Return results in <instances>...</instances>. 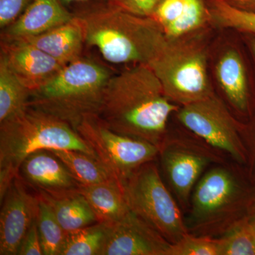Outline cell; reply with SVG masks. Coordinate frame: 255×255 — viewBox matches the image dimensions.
<instances>
[{"label": "cell", "instance_id": "cell-1", "mask_svg": "<svg viewBox=\"0 0 255 255\" xmlns=\"http://www.w3.org/2000/svg\"><path fill=\"white\" fill-rule=\"evenodd\" d=\"M179 107L166 97L150 67L137 64L111 77L99 116L114 131L160 148L169 117Z\"/></svg>", "mask_w": 255, "mask_h": 255}, {"label": "cell", "instance_id": "cell-2", "mask_svg": "<svg viewBox=\"0 0 255 255\" xmlns=\"http://www.w3.org/2000/svg\"><path fill=\"white\" fill-rule=\"evenodd\" d=\"M76 15L85 44L97 48L110 63L148 65L167 41L153 18L130 14L107 1Z\"/></svg>", "mask_w": 255, "mask_h": 255}, {"label": "cell", "instance_id": "cell-3", "mask_svg": "<svg viewBox=\"0 0 255 255\" xmlns=\"http://www.w3.org/2000/svg\"><path fill=\"white\" fill-rule=\"evenodd\" d=\"M41 150H78L97 158L70 124L28 107L22 113L0 123V200L17 177L23 160Z\"/></svg>", "mask_w": 255, "mask_h": 255}, {"label": "cell", "instance_id": "cell-4", "mask_svg": "<svg viewBox=\"0 0 255 255\" xmlns=\"http://www.w3.org/2000/svg\"><path fill=\"white\" fill-rule=\"evenodd\" d=\"M113 75L102 64L82 56L65 65L51 80L32 92L28 107L74 128L86 116L99 115L106 87Z\"/></svg>", "mask_w": 255, "mask_h": 255}, {"label": "cell", "instance_id": "cell-5", "mask_svg": "<svg viewBox=\"0 0 255 255\" xmlns=\"http://www.w3.org/2000/svg\"><path fill=\"white\" fill-rule=\"evenodd\" d=\"M244 184L237 171L226 161L215 164L204 172L196 184L189 203L186 223L189 231L214 237L245 217V208L249 212Z\"/></svg>", "mask_w": 255, "mask_h": 255}, {"label": "cell", "instance_id": "cell-6", "mask_svg": "<svg viewBox=\"0 0 255 255\" xmlns=\"http://www.w3.org/2000/svg\"><path fill=\"white\" fill-rule=\"evenodd\" d=\"M201 31L175 39L167 38L148 64L166 97L179 107L215 93L209 78V48Z\"/></svg>", "mask_w": 255, "mask_h": 255}, {"label": "cell", "instance_id": "cell-7", "mask_svg": "<svg viewBox=\"0 0 255 255\" xmlns=\"http://www.w3.org/2000/svg\"><path fill=\"white\" fill-rule=\"evenodd\" d=\"M129 209L150 224L170 243L189 233L181 207L155 161L147 162L124 184Z\"/></svg>", "mask_w": 255, "mask_h": 255}, {"label": "cell", "instance_id": "cell-8", "mask_svg": "<svg viewBox=\"0 0 255 255\" xmlns=\"http://www.w3.org/2000/svg\"><path fill=\"white\" fill-rule=\"evenodd\" d=\"M73 128L110 175L123 186L137 169L159 155L158 147L114 131L98 114L86 116Z\"/></svg>", "mask_w": 255, "mask_h": 255}, {"label": "cell", "instance_id": "cell-9", "mask_svg": "<svg viewBox=\"0 0 255 255\" xmlns=\"http://www.w3.org/2000/svg\"><path fill=\"white\" fill-rule=\"evenodd\" d=\"M223 154L199 138L167 133L158 157L167 185L183 209H189L191 196L204 172L225 162Z\"/></svg>", "mask_w": 255, "mask_h": 255}, {"label": "cell", "instance_id": "cell-10", "mask_svg": "<svg viewBox=\"0 0 255 255\" xmlns=\"http://www.w3.org/2000/svg\"><path fill=\"white\" fill-rule=\"evenodd\" d=\"M187 130L238 164L248 159L241 124L234 118L225 101L216 93L179 107L174 114Z\"/></svg>", "mask_w": 255, "mask_h": 255}, {"label": "cell", "instance_id": "cell-11", "mask_svg": "<svg viewBox=\"0 0 255 255\" xmlns=\"http://www.w3.org/2000/svg\"><path fill=\"white\" fill-rule=\"evenodd\" d=\"M39 202L38 194H31L22 179L15 178L1 201L0 255H18L23 237L38 217Z\"/></svg>", "mask_w": 255, "mask_h": 255}, {"label": "cell", "instance_id": "cell-12", "mask_svg": "<svg viewBox=\"0 0 255 255\" xmlns=\"http://www.w3.org/2000/svg\"><path fill=\"white\" fill-rule=\"evenodd\" d=\"M171 244L132 211L110 224L102 255H168Z\"/></svg>", "mask_w": 255, "mask_h": 255}, {"label": "cell", "instance_id": "cell-13", "mask_svg": "<svg viewBox=\"0 0 255 255\" xmlns=\"http://www.w3.org/2000/svg\"><path fill=\"white\" fill-rule=\"evenodd\" d=\"M0 57L30 91L34 92L57 75L65 65L21 38L1 39Z\"/></svg>", "mask_w": 255, "mask_h": 255}, {"label": "cell", "instance_id": "cell-14", "mask_svg": "<svg viewBox=\"0 0 255 255\" xmlns=\"http://www.w3.org/2000/svg\"><path fill=\"white\" fill-rule=\"evenodd\" d=\"M18 176L38 192L48 195H61L78 191L80 187L63 162L48 150L28 155L20 166Z\"/></svg>", "mask_w": 255, "mask_h": 255}, {"label": "cell", "instance_id": "cell-15", "mask_svg": "<svg viewBox=\"0 0 255 255\" xmlns=\"http://www.w3.org/2000/svg\"><path fill=\"white\" fill-rule=\"evenodd\" d=\"M215 80L230 107L246 113L250 107V87L244 60L236 47L223 46L215 56Z\"/></svg>", "mask_w": 255, "mask_h": 255}, {"label": "cell", "instance_id": "cell-16", "mask_svg": "<svg viewBox=\"0 0 255 255\" xmlns=\"http://www.w3.org/2000/svg\"><path fill=\"white\" fill-rule=\"evenodd\" d=\"M168 39L189 36L211 23L204 0H162L152 17Z\"/></svg>", "mask_w": 255, "mask_h": 255}, {"label": "cell", "instance_id": "cell-17", "mask_svg": "<svg viewBox=\"0 0 255 255\" xmlns=\"http://www.w3.org/2000/svg\"><path fill=\"white\" fill-rule=\"evenodd\" d=\"M74 14L61 0H32L24 12L12 24L1 30V39L36 36L68 22Z\"/></svg>", "mask_w": 255, "mask_h": 255}, {"label": "cell", "instance_id": "cell-18", "mask_svg": "<svg viewBox=\"0 0 255 255\" xmlns=\"http://www.w3.org/2000/svg\"><path fill=\"white\" fill-rule=\"evenodd\" d=\"M65 65L82 56L85 33L76 14L68 22L36 36L21 38Z\"/></svg>", "mask_w": 255, "mask_h": 255}, {"label": "cell", "instance_id": "cell-19", "mask_svg": "<svg viewBox=\"0 0 255 255\" xmlns=\"http://www.w3.org/2000/svg\"><path fill=\"white\" fill-rule=\"evenodd\" d=\"M78 191L88 201L99 223L112 224L130 211L124 186L114 179L95 185H80Z\"/></svg>", "mask_w": 255, "mask_h": 255}, {"label": "cell", "instance_id": "cell-20", "mask_svg": "<svg viewBox=\"0 0 255 255\" xmlns=\"http://www.w3.org/2000/svg\"><path fill=\"white\" fill-rule=\"evenodd\" d=\"M48 203L60 226L67 233L99 223L85 196L78 191L51 196L38 192Z\"/></svg>", "mask_w": 255, "mask_h": 255}, {"label": "cell", "instance_id": "cell-21", "mask_svg": "<svg viewBox=\"0 0 255 255\" xmlns=\"http://www.w3.org/2000/svg\"><path fill=\"white\" fill-rule=\"evenodd\" d=\"M31 94L0 57V123L26 110Z\"/></svg>", "mask_w": 255, "mask_h": 255}, {"label": "cell", "instance_id": "cell-22", "mask_svg": "<svg viewBox=\"0 0 255 255\" xmlns=\"http://www.w3.org/2000/svg\"><path fill=\"white\" fill-rule=\"evenodd\" d=\"M50 151L63 162L80 185H95L114 179L93 156L78 150Z\"/></svg>", "mask_w": 255, "mask_h": 255}, {"label": "cell", "instance_id": "cell-23", "mask_svg": "<svg viewBox=\"0 0 255 255\" xmlns=\"http://www.w3.org/2000/svg\"><path fill=\"white\" fill-rule=\"evenodd\" d=\"M110 224L97 223L67 233L60 255H102Z\"/></svg>", "mask_w": 255, "mask_h": 255}, {"label": "cell", "instance_id": "cell-24", "mask_svg": "<svg viewBox=\"0 0 255 255\" xmlns=\"http://www.w3.org/2000/svg\"><path fill=\"white\" fill-rule=\"evenodd\" d=\"M211 23L248 35H255V11L234 7L224 0H209Z\"/></svg>", "mask_w": 255, "mask_h": 255}, {"label": "cell", "instance_id": "cell-25", "mask_svg": "<svg viewBox=\"0 0 255 255\" xmlns=\"http://www.w3.org/2000/svg\"><path fill=\"white\" fill-rule=\"evenodd\" d=\"M36 219L37 228L44 255H60L67 232L60 226L48 203L41 196Z\"/></svg>", "mask_w": 255, "mask_h": 255}, {"label": "cell", "instance_id": "cell-26", "mask_svg": "<svg viewBox=\"0 0 255 255\" xmlns=\"http://www.w3.org/2000/svg\"><path fill=\"white\" fill-rule=\"evenodd\" d=\"M219 238L221 255H255V240L247 216L233 223Z\"/></svg>", "mask_w": 255, "mask_h": 255}, {"label": "cell", "instance_id": "cell-27", "mask_svg": "<svg viewBox=\"0 0 255 255\" xmlns=\"http://www.w3.org/2000/svg\"><path fill=\"white\" fill-rule=\"evenodd\" d=\"M168 255H221L219 238L188 233L171 244Z\"/></svg>", "mask_w": 255, "mask_h": 255}, {"label": "cell", "instance_id": "cell-28", "mask_svg": "<svg viewBox=\"0 0 255 255\" xmlns=\"http://www.w3.org/2000/svg\"><path fill=\"white\" fill-rule=\"evenodd\" d=\"M162 0H107L130 14L143 17H152L158 5Z\"/></svg>", "mask_w": 255, "mask_h": 255}, {"label": "cell", "instance_id": "cell-29", "mask_svg": "<svg viewBox=\"0 0 255 255\" xmlns=\"http://www.w3.org/2000/svg\"><path fill=\"white\" fill-rule=\"evenodd\" d=\"M32 0H0V28H7L15 22L31 4Z\"/></svg>", "mask_w": 255, "mask_h": 255}, {"label": "cell", "instance_id": "cell-30", "mask_svg": "<svg viewBox=\"0 0 255 255\" xmlns=\"http://www.w3.org/2000/svg\"><path fill=\"white\" fill-rule=\"evenodd\" d=\"M44 255L37 228L36 221L23 237L17 255Z\"/></svg>", "mask_w": 255, "mask_h": 255}, {"label": "cell", "instance_id": "cell-31", "mask_svg": "<svg viewBox=\"0 0 255 255\" xmlns=\"http://www.w3.org/2000/svg\"><path fill=\"white\" fill-rule=\"evenodd\" d=\"M224 1L238 9L255 11V0H224Z\"/></svg>", "mask_w": 255, "mask_h": 255}, {"label": "cell", "instance_id": "cell-32", "mask_svg": "<svg viewBox=\"0 0 255 255\" xmlns=\"http://www.w3.org/2000/svg\"><path fill=\"white\" fill-rule=\"evenodd\" d=\"M247 218H248V224L255 240V212L251 213L247 216Z\"/></svg>", "mask_w": 255, "mask_h": 255}, {"label": "cell", "instance_id": "cell-33", "mask_svg": "<svg viewBox=\"0 0 255 255\" xmlns=\"http://www.w3.org/2000/svg\"><path fill=\"white\" fill-rule=\"evenodd\" d=\"M248 37V41H250V46H251L252 51L255 57V35L246 34Z\"/></svg>", "mask_w": 255, "mask_h": 255}, {"label": "cell", "instance_id": "cell-34", "mask_svg": "<svg viewBox=\"0 0 255 255\" xmlns=\"http://www.w3.org/2000/svg\"><path fill=\"white\" fill-rule=\"evenodd\" d=\"M64 4H71L74 2H86V1H107V0H61Z\"/></svg>", "mask_w": 255, "mask_h": 255}, {"label": "cell", "instance_id": "cell-35", "mask_svg": "<svg viewBox=\"0 0 255 255\" xmlns=\"http://www.w3.org/2000/svg\"><path fill=\"white\" fill-rule=\"evenodd\" d=\"M255 212V194L251 198V206H250L249 214Z\"/></svg>", "mask_w": 255, "mask_h": 255}]
</instances>
